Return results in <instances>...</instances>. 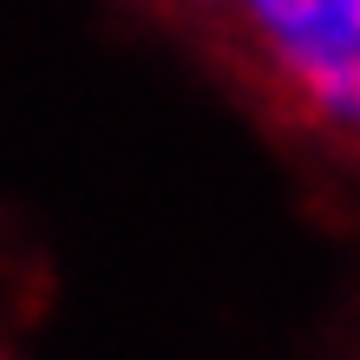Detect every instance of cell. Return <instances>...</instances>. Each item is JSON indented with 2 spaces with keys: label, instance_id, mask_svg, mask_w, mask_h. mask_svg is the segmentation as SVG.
Instances as JSON below:
<instances>
[{
  "label": "cell",
  "instance_id": "obj_1",
  "mask_svg": "<svg viewBox=\"0 0 360 360\" xmlns=\"http://www.w3.org/2000/svg\"><path fill=\"white\" fill-rule=\"evenodd\" d=\"M243 20L288 105L360 72V0H243Z\"/></svg>",
  "mask_w": 360,
  "mask_h": 360
}]
</instances>
